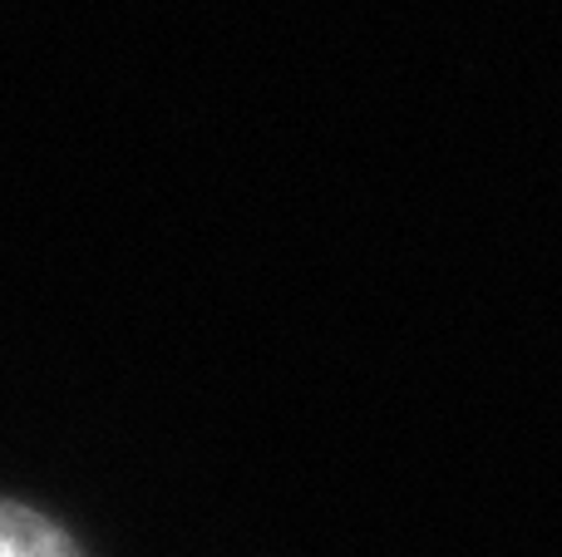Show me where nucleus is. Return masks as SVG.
<instances>
[{
    "instance_id": "nucleus-1",
    "label": "nucleus",
    "mask_w": 562,
    "mask_h": 557,
    "mask_svg": "<svg viewBox=\"0 0 562 557\" xmlns=\"http://www.w3.org/2000/svg\"><path fill=\"white\" fill-rule=\"evenodd\" d=\"M0 557H85L49 513L0 499Z\"/></svg>"
}]
</instances>
